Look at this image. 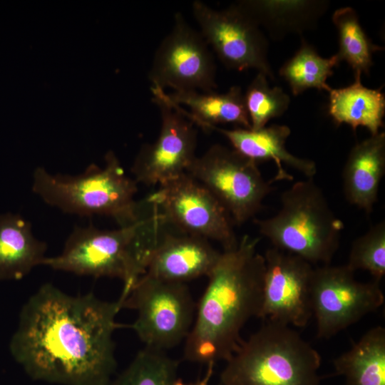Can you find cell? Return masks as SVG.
<instances>
[{"mask_svg": "<svg viewBox=\"0 0 385 385\" xmlns=\"http://www.w3.org/2000/svg\"><path fill=\"white\" fill-rule=\"evenodd\" d=\"M163 96L177 105L182 113L204 129L206 126L235 124L241 128L251 129L245 96L242 88L233 86L222 93L215 91H174Z\"/></svg>", "mask_w": 385, "mask_h": 385, "instance_id": "19", "label": "cell"}, {"mask_svg": "<svg viewBox=\"0 0 385 385\" xmlns=\"http://www.w3.org/2000/svg\"><path fill=\"white\" fill-rule=\"evenodd\" d=\"M379 282L356 280L346 265L314 268L310 299L317 337L329 339L377 310L384 302Z\"/></svg>", "mask_w": 385, "mask_h": 385, "instance_id": "10", "label": "cell"}, {"mask_svg": "<svg viewBox=\"0 0 385 385\" xmlns=\"http://www.w3.org/2000/svg\"><path fill=\"white\" fill-rule=\"evenodd\" d=\"M259 241L245 235L235 247L220 253L185 339V360L206 365L227 361L242 342V327L259 318L265 268Z\"/></svg>", "mask_w": 385, "mask_h": 385, "instance_id": "2", "label": "cell"}, {"mask_svg": "<svg viewBox=\"0 0 385 385\" xmlns=\"http://www.w3.org/2000/svg\"><path fill=\"white\" fill-rule=\"evenodd\" d=\"M165 225L180 233L218 242L224 250L238 240L232 220L215 197L188 173L158 186L144 202Z\"/></svg>", "mask_w": 385, "mask_h": 385, "instance_id": "9", "label": "cell"}, {"mask_svg": "<svg viewBox=\"0 0 385 385\" xmlns=\"http://www.w3.org/2000/svg\"><path fill=\"white\" fill-rule=\"evenodd\" d=\"M334 367L345 385H385V329L378 326L367 331L334 360Z\"/></svg>", "mask_w": 385, "mask_h": 385, "instance_id": "22", "label": "cell"}, {"mask_svg": "<svg viewBox=\"0 0 385 385\" xmlns=\"http://www.w3.org/2000/svg\"><path fill=\"white\" fill-rule=\"evenodd\" d=\"M264 258L263 295L259 318L297 327L307 326L312 317V265L274 247L266 251Z\"/></svg>", "mask_w": 385, "mask_h": 385, "instance_id": "14", "label": "cell"}, {"mask_svg": "<svg viewBox=\"0 0 385 385\" xmlns=\"http://www.w3.org/2000/svg\"><path fill=\"white\" fill-rule=\"evenodd\" d=\"M384 173L385 133L379 132L356 144L349 153L342 172L347 201L371 213Z\"/></svg>", "mask_w": 385, "mask_h": 385, "instance_id": "17", "label": "cell"}, {"mask_svg": "<svg viewBox=\"0 0 385 385\" xmlns=\"http://www.w3.org/2000/svg\"><path fill=\"white\" fill-rule=\"evenodd\" d=\"M179 362L163 351L145 347L107 385H173Z\"/></svg>", "mask_w": 385, "mask_h": 385, "instance_id": "25", "label": "cell"}, {"mask_svg": "<svg viewBox=\"0 0 385 385\" xmlns=\"http://www.w3.org/2000/svg\"><path fill=\"white\" fill-rule=\"evenodd\" d=\"M274 216L255 220L260 233L274 247L312 264L329 265L337 252L344 224L312 178L298 181L281 195Z\"/></svg>", "mask_w": 385, "mask_h": 385, "instance_id": "6", "label": "cell"}, {"mask_svg": "<svg viewBox=\"0 0 385 385\" xmlns=\"http://www.w3.org/2000/svg\"><path fill=\"white\" fill-rule=\"evenodd\" d=\"M319 353L289 326L266 320L240 342L220 374L225 385H319Z\"/></svg>", "mask_w": 385, "mask_h": 385, "instance_id": "4", "label": "cell"}, {"mask_svg": "<svg viewBox=\"0 0 385 385\" xmlns=\"http://www.w3.org/2000/svg\"><path fill=\"white\" fill-rule=\"evenodd\" d=\"M192 11L200 33L227 68L239 71L255 69L274 80L267 38L237 3L217 10L196 0L192 4Z\"/></svg>", "mask_w": 385, "mask_h": 385, "instance_id": "11", "label": "cell"}, {"mask_svg": "<svg viewBox=\"0 0 385 385\" xmlns=\"http://www.w3.org/2000/svg\"><path fill=\"white\" fill-rule=\"evenodd\" d=\"M160 228L153 215H142L135 222L111 230L93 225L76 226L62 252L47 257L43 265L76 275L118 278L123 282L119 297L123 305L137 281L145 273Z\"/></svg>", "mask_w": 385, "mask_h": 385, "instance_id": "3", "label": "cell"}, {"mask_svg": "<svg viewBox=\"0 0 385 385\" xmlns=\"http://www.w3.org/2000/svg\"><path fill=\"white\" fill-rule=\"evenodd\" d=\"M47 245L36 238L20 215L0 214V281L19 280L43 265Z\"/></svg>", "mask_w": 385, "mask_h": 385, "instance_id": "20", "label": "cell"}, {"mask_svg": "<svg viewBox=\"0 0 385 385\" xmlns=\"http://www.w3.org/2000/svg\"><path fill=\"white\" fill-rule=\"evenodd\" d=\"M220 253L205 238L163 232L144 274L161 280L185 283L208 276Z\"/></svg>", "mask_w": 385, "mask_h": 385, "instance_id": "15", "label": "cell"}, {"mask_svg": "<svg viewBox=\"0 0 385 385\" xmlns=\"http://www.w3.org/2000/svg\"><path fill=\"white\" fill-rule=\"evenodd\" d=\"M332 21L337 29L340 61H346L354 75H369L373 66V53L382 47L372 43L362 29L356 11L342 7L334 11Z\"/></svg>", "mask_w": 385, "mask_h": 385, "instance_id": "24", "label": "cell"}, {"mask_svg": "<svg viewBox=\"0 0 385 385\" xmlns=\"http://www.w3.org/2000/svg\"><path fill=\"white\" fill-rule=\"evenodd\" d=\"M355 272L368 271L374 279L380 281L385 274V222L372 226L352 243L347 264Z\"/></svg>", "mask_w": 385, "mask_h": 385, "instance_id": "27", "label": "cell"}, {"mask_svg": "<svg viewBox=\"0 0 385 385\" xmlns=\"http://www.w3.org/2000/svg\"><path fill=\"white\" fill-rule=\"evenodd\" d=\"M218 385H225V384H222L220 383Z\"/></svg>", "mask_w": 385, "mask_h": 385, "instance_id": "29", "label": "cell"}, {"mask_svg": "<svg viewBox=\"0 0 385 385\" xmlns=\"http://www.w3.org/2000/svg\"><path fill=\"white\" fill-rule=\"evenodd\" d=\"M340 62L337 54L329 58L320 56L302 40L298 51L282 66L279 73L287 82L294 96L312 88L329 92L332 88L327 79Z\"/></svg>", "mask_w": 385, "mask_h": 385, "instance_id": "23", "label": "cell"}, {"mask_svg": "<svg viewBox=\"0 0 385 385\" xmlns=\"http://www.w3.org/2000/svg\"><path fill=\"white\" fill-rule=\"evenodd\" d=\"M101 168L92 164L81 174H52L37 168L32 190L46 204L65 213L80 216L105 215L120 227L135 222L142 215L135 201L136 181L128 176L113 152Z\"/></svg>", "mask_w": 385, "mask_h": 385, "instance_id": "5", "label": "cell"}, {"mask_svg": "<svg viewBox=\"0 0 385 385\" xmlns=\"http://www.w3.org/2000/svg\"><path fill=\"white\" fill-rule=\"evenodd\" d=\"M152 87L212 92L217 88L213 56L202 36L180 13L158 46L149 72Z\"/></svg>", "mask_w": 385, "mask_h": 385, "instance_id": "12", "label": "cell"}, {"mask_svg": "<svg viewBox=\"0 0 385 385\" xmlns=\"http://www.w3.org/2000/svg\"><path fill=\"white\" fill-rule=\"evenodd\" d=\"M237 4L273 40L314 29L329 4L324 0H244Z\"/></svg>", "mask_w": 385, "mask_h": 385, "instance_id": "18", "label": "cell"}, {"mask_svg": "<svg viewBox=\"0 0 385 385\" xmlns=\"http://www.w3.org/2000/svg\"><path fill=\"white\" fill-rule=\"evenodd\" d=\"M122 308L119 299L73 295L43 284L21 307L10 353L34 381L107 385L117 367L113 334Z\"/></svg>", "mask_w": 385, "mask_h": 385, "instance_id": "1", "label": "cell"}, {"mask_svg": "<svg viewBox=\"0 0 385 385\" xmlns=\"http://www.w3.org/2000/svg\"><path fill=\"white\" fill-rule=\"evenodd\" d=\"M215 364L210 363L207 365L205 375L194 381L185 382L178 378L173 385H210V381L213 374Z\"/></svg>", "mask_w": 385, "mask_h": 385, "instance_id": "28", "label": "cell"}, {"mask_svg": "<svg viewBox=\"0 0 385 385\" xmlns=\"http://www.w3.org/2000/svg\"><path fill=\"white\" fill-rule=\"evenodd\" d=\"M203 130H214L225 136L233 149L256 163L272 160L277 167L273 181H292L294 178L284 168L283 164L297 170L307 178H313L317 173L315 163L292 154L286 148V142L291 134L285 125L273 124L258 130L235 128L227 130L219 126H206Z\"/></svg>", "mask_w": 385, "mask_h": 385, "instance_id": "16", "label": "cell"}, {"mask_svg": "<svg viewBox=\"0 0 385 385\" xmlns=\"http://www.w3.org/2000/svg\"><path fill=\"white\" fill-rule=\"evenodd\" d=\"M361 76L354 75L351 85L328 92V113L337 125H349L354 130L364 127L371 135H376L384 126L385 96L381 88L363 86Z\"/></svg>", "mask_w": 385, "mask_h": 385, "instance_id": "21", "label": "cell"}, {"mask_svg": "<svg viewBox=\"0 0 385 385\" xmlns=\"http://www.w3.org/2000/svg\"><path fill=\"white\" fill-rule=\"evenodd\" d=\"M267 78L265 74L257 73L244 94L252 130L260 129L270 120L282 115L291 102L282 88L271 87Z\"/></svg>", "mask_w": 385, "mask_h": 385, "instance_id": "26", "label": "cell"}, {"mask_svg": "<svg viewBox=\"0 0 385 385\" xmlns=\"http://www.w3.org/2000/svg\"><path fill=\"white\" fill-rule=\"evenodd\" d=\"M151 91L160 113V130L155 142L141 147L131 172L137 183L160 186L187 173L197 157V132L163 90L151 87Z\"/></svg>", "mask_w": 385, "mask_h": 385, "instance_id": "13", "label": "cell"}, {"mask_svg": "<svg viewBox=\"0 0 385 385\" xmlns=\"http://www.w3.org/2000/svg\"><path fill=\"white\" fill-rule=\"evenodd\" d=\"M186 173L215 197L237 225L253 217L273 190L257 163L219 144L197 156Z\"/></svg>", "mask_w": 385, "mask_h": 385, "instance_id": "8", "label": "cell"}, {"mask_svg": "<svg viewBox=\"0 0 385 385\" xmlns=\"http://www.w3.org/2000/svg\"><path fill=\"white\" fill-rule=\"evenodd\" d=\"M137 312L130 326L145 347L164 351L188 337L196 304L185 283L142 275L123 302Z\"/></svg>", "mask_w": 385, "mask_h": 385, "instance_id": "7", "label": "cell"}]
</instances>
